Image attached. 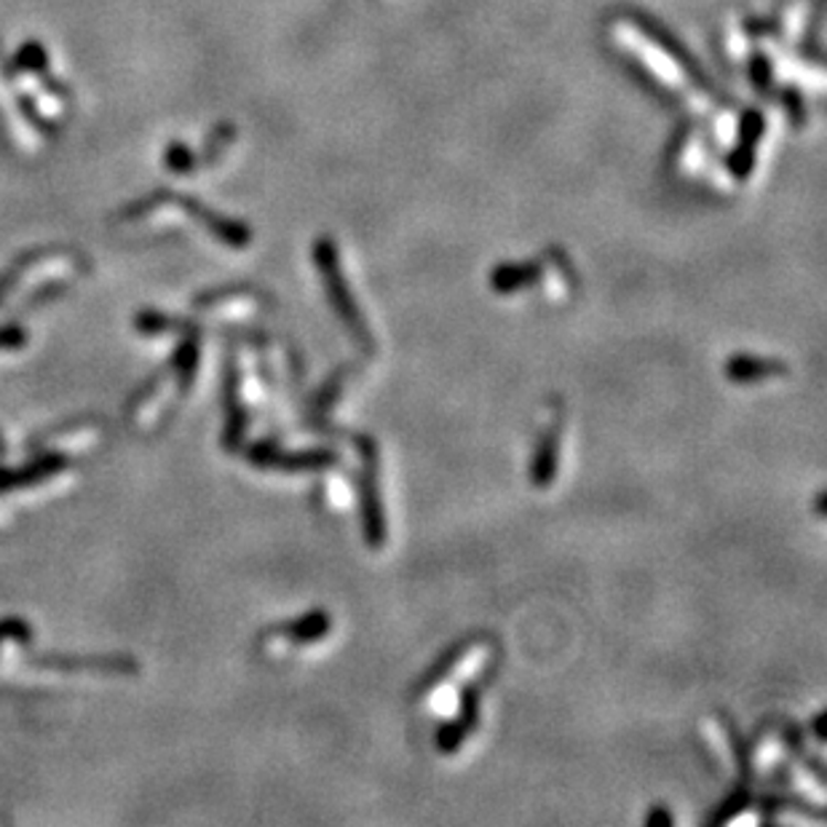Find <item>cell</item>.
Wrapping results in <instances>:
<instances>
[{"label": "cell", "mask_w": 827, "mask_h": 827, "mask_svg": "<svg viewBox=\"0 0 827 827\" xmlns=\"http://www.w3.org/2000/svg\"><path fill=\"white\" fill-rule=\"evenodd\" d=\"M729 375L731 381L748 383V381H761V375H772V372H782V364L766 362V359H750V357H736L729 362Z\"/></svg>", "instance_id": "3"}, {"label": "cell", "mask_w": 827, "mask_h": 827, "mask_svg": "<svg viewBox=\"0 0 827 827\" xmlns=\"http://www.w3.org/2000/svg\"><path fill=\"white\" fill-rule=\"evenodd\" d=\"M319 265L321 271H325V282H327V289H330V298L335 303V308L340 311V317H343L349 325L357 330L359 335H364L362 325H359V314H353V306H351V298L346 295V282L343 276H340V265H338V252L332 250V244H321L319 252Z\"/></svg>", "instance_id": "1"}, {"label": "cell", "mask_w": 827, "mask_h": 827, "mask_svg": "<svg viewBox=\"0 0 827 827\" xmlns=\"http://www.w3.org/2000/svg\"><path fill=\"white\" fill-rule=\"evenodd\" d=\"M761 135H763V118L757 116V113H748V118H744L740 148H736L734 159H731V169H734L736 177H748L750 169H753L755 142L761 140Z\"/></svg>", "instance_id": "2"}, {"label": "cell", "mask_w": 827, "mask_h": 827, "mask_svg": "<svg viewBox=\"0 0 827 827\" xmlns=\"http://www.w3.org/2000/svg\"><path fill=\"white\" fill-rule=\"evenodd\" d=\"M536 279H539V268L536 265H503V268L496 271L494 287L501 289V293H511V289Z\"/></svg>", "instance_id": "4"}]
</instances>
